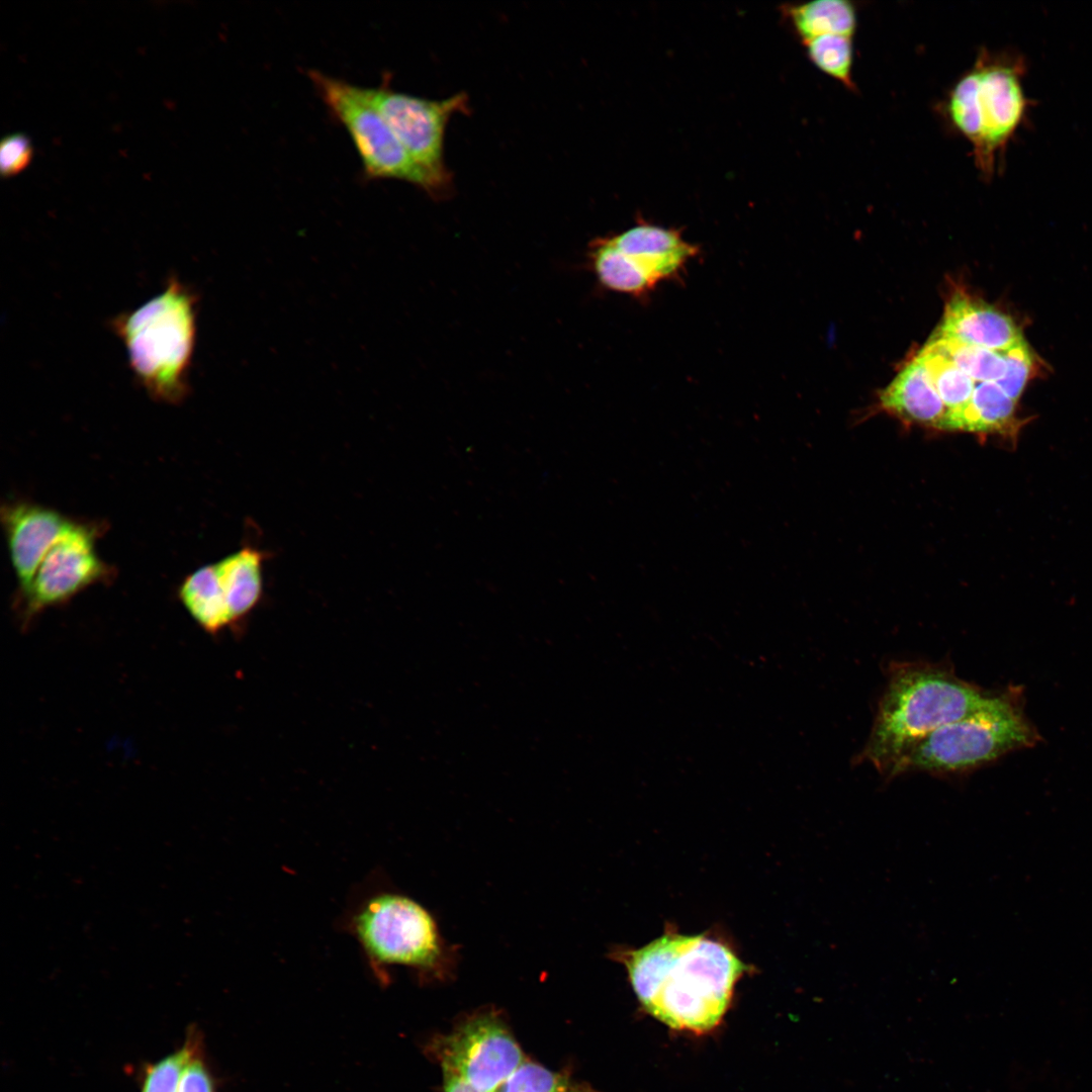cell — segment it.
I'll return each instance as SVG.
<instances>
[{"mask_svg": "<svg viewBox=\"0 0 1092 1092\" xmlns=\"http://www.w3.org/2000/svg\"><path fill=\"white\" fill-rule=\"evenodd\" d=\"M33 155L28 136L13 133L5 136L0 144V173L2 177H11L27 167Z\"/></svg>", "mask_w": 1092, "mask_h": 1092, "instance_id": "484cf974", "label": "cell"}, {"mask_svg": "<svg viewBox=\"0 0 1092 1092\" xmlns=\"http://www.w3.org/2000/svg\"><path fill=\"white\" fill-rule=\"evenodd\" d=\"M196 317V293L172 276L161 292L111 321L135 379L157 401L179 404L188 395Z\"/></svg>", "mask_w": 1092, "mask_h": 1092, "instance_id": "3957f363", "label": "cell"}, {"mask_svg": "<svg viewBox=\"0 0 1092 1092\" xmlns=\"http://www.w3.org/2000/svg\"><path fill=\"white\" fill-rule=\"evenodd\" d=\"M612 956L626 967L646 1012L673 1029L698 1034L720 1024L746 972V965L721 941L673 930Z\"/></svg>", "mask_w": 1092, "mask_h": 1092, "instance_id": "6da1fadb", "label": "cell"}, {"mask_svg": "<svg viewBox=\"0 0 1092 1092\" xmlns=\"http://www.w3.org/2000/svg\"><path fill=\"white\" fill-rule=\"evenodd\" d=\"M587 260L599 283L610 291L641 297L655 288L609 237L589 244Z\"/></svg>", "mask_w": 1092, "mask_h": 1092, "instance_id": "d6986e66", "label": "cell"}, {"mask_svg": "<svg viewBox=\"0 0 1092 1092\" xmlns=\"http://www.w3.org/2000/svg\"><path fill=\"white\" fill-rule=\"evenodd\" d=\"M810 61L824 74L850 91L856 90L852 78L853 37L825 34L803 42Z\"/></svg>", "mask_w": 1092, "mask_h": 1092, "instance_id": "44dd1931", "label": "cell"}, {"mask_svg": "<svg viewBox=\"0 0 1092 1092\" xmlns=\"http://www.w3.org/2000/svg\"><path fill=\"white\" fill-rule=\"evenodd\" d=\"M1016 403L995 382L976 383L969 401L958 410L947 411L939 430L1011 433L1018 428Z\"/></svg>", "mask_w": 1092, "mask_h": 1092, "instance_id": "2e32d148", "label": "cell"}, {"mask_svg": "<svg viewBox=\"0 0 1092 1092\" xmlns=\"http://www.w3.org/2000/svg\"><path fill=\"white\" fill-rule=\"evenodd\" d=\"M1002 354L1006 361V371L995 383L1017 402L1035 372V356L1023 338L1002 351Z\"/></svg>", "mask_w": 1092, "mask_h": 1092, "instance_id": "d4e9b609", "label": "cell"}, {"mask_svg": "<svg viewBox=\"0 0 1092 1092\" xmlns=\"http://www.w3.org/2000/svg\"><path fill=\"white\" fill-rule=\"evenodd\" d=\"M366 91L411 158L447 193L451 178L443 157L445 128L453 114L467 110V96L429 100L393 90L387 79Z\"/></svg>", "mask_w": 1092, "mask_h": 1092, "instance_id": "9c48e42d", "label": "cell"}, {"mask_svg": "<svg viewBox=\"0 0 1092 1092\" xmlns=\"http://www.w3.org/2000/svg\"><path fill=\"white\" fill-rule=\"evenodd\" d=\"M349 930L379 980L391 966L436 977L449 965L434 918L407 896L382 891L365 898L350 916Z\"/></svg>", "mask_w": 1092, "mask_h": 1092, "instance_id": "8992f818", "label": "cell"}, {"mask_svg": "<svg viewBox=\"0 0 1092 1092\" xmlns=\"http://www.w3.org/2000/svg\"><path fill=\"white\" fill-rule=\"evenodd\" d=\"M496 1092H597L542 1065L525 1060Z\"/></svg>", "mask_w": 1092, "mask_h": 1092, "instance_id": "cb8c5ba5", "label": "cell"}, {"mask_svg": "<svg viewBox=\"0 0 1092 1092\" xmlns=\"http://www.w3.org/2000/svg\"><path fill=\"white\" fill-rule=\"evenodd\" d=\"M444 1092H478L456 1073L442 1069Z\"/></svg>", "mask_w": 1092, "mask_h": 1092, "instance_id": "83f0119b", "label": "cell"}, {"mask_svg": "<svg viewBox=\"0 0 1092 1092\" xmlns=\"http://www.w3.org/2000/svg\"><path fill=\"white\" fill-rule=\"evenodd\" d=\"M1 521L22 593L30 584L43 557L74 520L36 504L12 502L2 507Z\"/></svg>", "mask_w": 1092, "mask_h": 1092, "instance_id": "8fae6325", "label": "cell"}, {"mask_svg": "<svg viewBox=\"0 0 1092 1092\" xmlns=\"http://www.w3.org/2000/svg\"><path fill=\"white\" fill-rule=\"evenodd\" d=\"M928 343L976 382H996L1005 374L1006 361L1002 352L932 337Z\"/></svg>", "mask_w": 1092, "mask_h": 1092, "instance_id": "7402d4cb", "label": "cell"}, {"mask_svg": "<svg viewBox=\"0 0 1092 1092\" xmlns=\"http://www.w3.org/2000/svg\"><path fill=\"white\" fill-rule=\"evenodd\" d=\"M879 399L882 410L901 421L937 430L947 413L917 356L881 391Z\"/></svg>", "mask_w": 1092, "mask_h": 1092, "instance_id": "5bb4252c", "label": "cell"}, {"mask_svg": "<svg viewBox=\"0 0 1092 1092\" xmlns=\"http://www.w3.org/2000/svg\"><path fill=\"white\" fill-rule=\"evenodd\" d=\"M95 525L73 521L40 562L30 584L21 593L24 615L63 603L89 585L103 581L112 569L97 554Z\"/></svg>", "mask_w": 1092, "mask_h": 1092, "instance_id": "30bf717a", "label": "cell"}, {"mask_svg": "<svg viewBox=\"0 0 1092 1092\" xmlns=\"http://www.w3.org/2000/svg\"><path fill=\"white\" fill-rule=\"evenodd\" d=\"M869 737L856 762L893 779L899 761L936 729L973 713L995 692L967 681L951 665L929 661H892Z\"/></svg>", "mask_w": 1092, "mask_h": 1092, "instance_id": "7a4b0ae2", "label": "cell"}, {"mask_svg": "<svg viewBox=\"0 0 1092 1092\" xmlns=\"http://www.w3.org/2000/svg\"><path fill=\"white\" fill-rule=\"evenodd\" d=\"M1022 696L1018 687L995 692L973 713L931 732L899 761L893 779L913 771L963 776L1034 746L1040 735L1024 712Z\"/></svg>", "mask_w": 1092, "mask_h": 1092, "instance_id": "277c9868", "label": "cell"}, {"mask_svg": "<svg viewBox=\"0 0 1092 1092\" xmlns=\"http://www.w3.org/2000/svg\"><path fill=\"white\" fill-rule=\"evenodd\" d=\"M932 338L1002 352L1023 337L1014 321L983 300L958 291L946 302Z\"/></svg>", "mask_w": 1092, "mask_h": 1092, "instance_id": "7c38bea8", "label": "cell"}, {"mask_svg": "<svg viewBox=\"0 0 1092 1092\" xmlns=\"http://www.w3.org/2000/svg\"><path fill=\"white\" fill-rule=\"evenodd\" d=\"M179 597L196 623L209 633L234 625L214 563L201 566L182 582Z\"/></svg>", "mask_w": 1092, "mask_h": 1092, "instance_id": "e0dca14e", "label": "cell"}, {"mask_svg": "<svg viewBox=\"0 0 1092 1092\" xmlns=\"http://www.w3.org/2000/svg\"><path fill=\"white\" fill-rule=\"evenodd\" d=\"M270 556L269 551L245 543L214 563L234 624L258 607L264 593L263 568Z\"/></svg>", "mask_w": 1092, "mask_h": 1092, "instance_id": "9a60e30c", "label": "cell"}, {"mask_svg": "<svg viewBox=\"0 0 1092 1092\" xmlns=\"http://www.w3.org/2000/svg\"><path fill=\"white\" fill-rule=\"evenodd\" d=\"M916 356L926 368L947 411L958 410L969 401L976 381L963 372L951 359L928 342Z\"/></svg>", "mask_w": 1092, "mask_h": 1092, "instance_id": "ffe728a7", "label": "cell"}, {"mask_svg": "<svg viewBox=\"0 0 1092 1092\" xmlns=\"http://www.w3.org/2000/svg\"><path fill=\"white\" fill-rule=\"evenodd\" d=\"M442 1069L478 1092H496L526 1060L518 1041L493 1012L468 1017L433 1043Z\"/></svg>", "mask_w": 1092, "mask_h": 1092, "instance_id": "ba28073f", "label": "cell"}, {"mask_svg": "<svg viewBox=\"0 0 1092 1092\" xmlns=\"http://www.w3.org/2000/svg\"><path fill=\"white\" fill-rule=\"evenodd\" d=\"M177 1092H215L214 1079L200 1049L186 1065Z\"/></svg>", "mask_w": 1092, "mask_h": 1092, "instance_id": "4316f807", "label": "cell"}, {"mask_svg": "<svg viewBox=\"0 0 1092 1092\" xmlns=\"http://www.w3.org/2000/svg\"><path fill=\"white\" fill-rule=\"evenodd\" d=\"M307 76L331 115L348 132L364 177L394 179L419 186L435 197L446 193L408 155L370 101L366 87L309 69Z\"/></svg>", "mask_w": 1092, "mask_h": 1092, "instance_id": "52a82bcc", "label": "cell"}, {"mask_svg": "<svg viewBox=\"0 0 1092 1092\" xmlns=\"http://www.w3.org/2000/svg\"><path fill=\"white\" fill-rule=\"evenodd\" d=\"M786 15L802 42L825 34L854 37L857 12L846 0H816L785 9Z\"/></svg>", "mask_w": 1092, "mask_h": 1092, "instance_id": "ac0fdd59", "label": "cell"}, {"mask_svg": "<svg viewBox=\"0 0 1092 1092\" xmlns=\"http://www.w3.org/2000/svg\"><path fill=\"white\" fill-rule=\"evenodd\" d=\"M200 1049L201 1034L191 1028L179 1050L146 1069L141 1092H177L186 1065Z\"/></svg>", "mask_w": 1092, "mask_h": 1092, "instance_id": "603a6c76", "label": "cell"}, {"mask_svg": "<svg viewBox=\"0 0 1092 1092\" xmlns=\"http://www.w3.org/2000/svg\"><path fill=\"white\" fill-rule=\"evenodd\" d=\"M609 239L654 286L678 278L699 253L678 231L649 223H638Z\"/></svg>", "mask_w": 1092, "mask_h": 1092, "instance_id": "4fadbf2b", "label": "cell"}, {"mask_svg": "<svg viewBox=\"0 0 1092 1092\" xmlns=\"http://www.w3.org/2000/svg\"><path fill=\"white\" fill-rule=\"evenodd\" d=\"M1023 72L1020 58L982 49L943 102L946 120L971 144L975 164L986 180L993 178L998 159L1025 114Z\"/></svg>", "mask_w": 1092, "mask_h": 1092, "instance_id": "5b68a950", "label": "cell"}]
</instances>
